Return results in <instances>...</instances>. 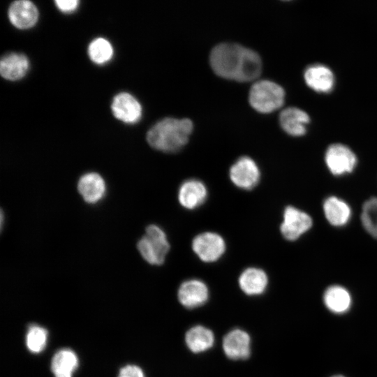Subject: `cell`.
Wrapping results in <instances>:
<instances>
[{
  "instance_id": "4",
  "label": "cell",
  "mask_w": 377,
  "mask_h": 377,
  "mask_svg": "<svg viewBox=\"0 0 377 377\" xmlns=\"http://www.w3.org/2000/svg\"><path fill=\"white\" fill-rule=\"evenodd\" d=\"M170 246L165 232L155 224L146 228L145 234L137 244L141 256L152 265H160L164 263Z\"/></svg>"
},
{
  "instance_id": "28",
  "label": "cell",
  "mask_w": 377,
  "mask_h": 377,
  "mask_svg": "<svg viewBox=\"0 0 377 377\" xmlns=\"http://www.w3.org/2000/svg\"><path fill=\"white\" fill-rule=\"evenodd\" d=\"M332 377H343L342 376H332Z\"/></svg>"
},
{
  "instance_id": "20",
  "label": "cell",
  "mask_w": 377,
  "mask_h": 377,
  "mask_svg": "<svg viewBox=\"0 0 377 377\" xmlns=\"http://www.w3.org/2000/svg\"><path fill=\"white\" fill-rule=\"evenodd\" d=\"M77 365L76 354L70 349H62L53 356L51 369L54 377H72Z\"/></svg>"
},
{
  "instance_id": "6",
  "label": "cell",
  "mask_w": 377,
  "mask_h": 377,
  "mask_svg": "<svg viewBox=\"0 0 377 377\" xmlns=\"http://www.w3.org/2000/svg\"><path fill=\"white\" fill-rule=\"evenodd\" d=\"M229 176L235 186L243 190H251L258 184L260 171L251 157H239L230 167Z\"/></svg>"
},
{
  "instance_id": "2",
  "label": "cell",
  "mask_w": 377,
  "mask_h": 377,
  "mask_svg": "<svg viewBox=\"0 0 377 377\" xmlns=\"http://www.w3.org/2000/svg\"><path fill=\"white\" fill-rule=\"evenodd\" d=\"M193 128V122L189 119L166 117L148 131L147 140L156 150L173 153L186 145Z\"/></svg>"
},
{
  "instance_id": "27",
  "label": "cell",
  "mask_w": 377,
  "mask_h": 377,
  "mask_svg": "<svg viewBox=\"0 0 377 377\" xmlns=\"http://www.w3.org/2000/svg\"><path fill=\"white\" fill-rule=\"evenodd\" d=\"M79 1L77 0H57L55 4L62 12L69 13L74 11L78 6Z\"/></svg>"
},
{
  "instance_id": "26",
  "label": "cell",
  "mask_w": 377,
  "mask_h": 377,
  "mask_svg": "<svg viewBox=\"0 0 377 377\" xmlns=\"http://www.w3.org/2000/svg\"><path fill=\"white\" fill-rule=\"evenodd\" d=\"M119 377H145V375L139 367L131 364L121 369Z\"/></svg>"
},
{
  "instance_id": "13",
  "label": "cell",
  "mask_w": 377,
  "mask_h": 377,
  "mask_svg": "<svg viewBox=\"0 0 377 377\" xmlns=\"http://www.w3.org/2000/svg\"><path fill=\"white\" fill-rule=\"evenodd\" d=\"M77 190L86 202L96 204L105 195L106 184L98 173L87 172L80 177Z\"/></svg>"
},
{
  "instance_id": "22",
  "label": "cell",
  "mask_w": 377,
  "mask_h": 377,
  "mask_svg": "<svg viewBox=\"0 0 377 377\" xmlns=\"http://www.w3.org/2000/svg\"><path fill=\"white\" fill-rule=\"evenodd\" d=\"M325 306L332 312L341 313L350 306L351 298L349 293L343 287L332 286L324 293Z\"/></svg>"
},
{
  "instance_id": "10",
  "label": "cell",
  "mask_w": 377,
  "mask_h": 377,
  "mask_svg": "<svg viewBox=\"0 0 377 377\" xmlns=\"http://www.w3.org/2000/svg\"><path fill=\"white\" fill-rule=\"evenodd\" d=\"M112 111L114 116L125 123H136L142 116V107L131 94L121 92L112 101Z\"/></svg>"
},
{
  "instance_id": "14",
  "label": "cell",
  "mask_w": 377,
  "mask_h": 377,
  "mask_svg": "<svg viewBox=\"0 0 377 377\" xmlns=\"http://www.w3.org/2000/svg\"><path fill=\"white\" fill-rule=\"evenodd\" d=\"M8 18L15 27L29 29L32 27L38 18V11L30 1L20 0L13 2L8 8Z\"/></svg>"
},
{
  "instance_id": "9",
  "label": "cell",
  "mask_w": 377,
  "mask_h": 377,
  "mask_svg": "<svg viewBox=\"0 0 377 377\" xmlns=\"http://www.w3.org/2000/svg\"><path fill=\"white\" fill-rule=\"evenodd\" d=\"M223 349L231 360H245L251 354L250 337L242 330L234 329L223 337Z\"/></svg>"
},
{
  "instance_id": "7",
  "label": "cell",
  "mask_w": 377,
  "mask_h": 377,
  "mask_svg": "<svg viewBox=\"0 0 377 377\" xmlns=\"http://www.w3.org/2000/svg\"><path fill=\"white\" fill-rule=\"evenodd\" d=\"M311 226V218L306 213L293 206H288L283 212L280 230L285 239L293 241L306 232Z\"/></svg>"
},
{
  "instance_id": "24",
  "label": "cell",
  "mask_w": 377,
  "mask_h": 377,
  "mask_svg": "<svg viewBox=\"0 0 377 377\" xmlns=\"http://www.w3.org/2000/svg\"><path fill=\"white\" fill-rule=\"evenodd\" d=\"M361 221L365 230L377 239V198H371L364 202Z\"/></svg>"
},
{
  "instance_id": "19",
  "label": "cell",
  "mask_w": 377,
  "mask_h": 377,
  "mask_svg": "<svg viewBox=\"0 0 377 377\" xmlns=\"http://www.w3.org/2000/svg\"><path fill=\"white\" fill-rule=\"evenodd\" d=\"M185 341L189 350L198 353L212 348L214 342V336L209 329L196 325L187 331Z\"/></svg>"
},
{
  "instance_id": "12",
  "label": "cell",
  "mask_w": 377,
  "mask_h": 377,
  "mask_svg": "<svg viewBox=\"0 0 377 377\" xmlns=\"http://www.w3.org/2000/svg\"><path fill=\"white\" fill-rule=\"evenodd\" d=\"M207 197V187L198 179H187L179 188V202L186 209L191 210L199 207L205 202Z\"/></svg>"
},
{
  "instance_id": "17",
  "label": "cell",
  "mask_w": 377,
  "mask_h": 377,
  "mask_svg": "<svg viewBox=\"0 0 377 377\" xmlns=\"http://www.w3.org/2000/svg\"><path fill=\"white\" fill-rule=\"evenodd\" d=\"M238 281L241 290L245 294L258 295L266 290L268 277L262 269L249 267L241 273Z\"/></svg>"
},
{
  "instance_id": "21",
  "label": "cell",
  "mask_w": 377,
  "mask_h": 377,
  "mask_svg": "<svg viewBox=\"0 0 377 377\" xmlns=\"http://www.w3.org/2000/svg\"><path fill=\"white\" fill-rule=\"evenodd\" d=\"M323 209L327 221L335 226L345 225L350 217L351 211L349 206L334 196L325 200Z\"/></svg>"
},
{
  "instance_id": "11",
  "label": "cell",
  "mask_w": 377,
  "mask_h": 377,
  "mask_svg": "<svg viewBox=\"0 0 377 377\" xmlns=\"http://www.w3.org/2000/svg\"><path fill=\"white\" fill-rule=\"evenodd\" d=\"M179 302L188 309H193L204 304L209 297L206 284L198 279H189L184 281L178 289Z\"/></svg>"
},
{
  "instance_id": "3",
  "label": "cell",
  "mask_w": 377,
  "mask_h": 377,
  "mask_svg": "<svg viewBox=\"0 0 377 377\" xmlns=\"http://www.w3.org/2000/svg\"><path fill=\"white\" fill-rule=\"evenodd\" d=\"M285 91L277 83L268 80L256 81L249 94L250 105L256 111L269 113L280 108L284 103Z\"/></svg>"
},
{
  "instance_id": "18",
  "label": "cell",
  "mask_w": 377,
  "mask_h": 377,
  "mask_svg": "<svg viewBox=\"0 0 377 377\" xmlns=\"http://www.w3.org/2000/svg\"><path fill=\"white\" fill-rule=\"evenodd\" d=\"M29 66V60L24 54L9 53L1 59L0 73L6 80H17L25 75Z\"/></svg>"
},
{
  "instance_id": "1",
  "label": "cell",
  "mask_w": 377,
  "mask_h": 377,
  "mask_svg": "<svg viewBox=\"0 0 377 377\" xmlns=\"http://www.w3.org/2000/svg\"><path fill=\"white\" fill-rule=\"evenodd\" d=\"M209 63L220 77L239 82L253 80L262 71V61L257 52L232 43L216 45L210 52Z\"/></svg>"
},
{
  "instance_id": "23",
  "label": "cell",
  "mask_w": 377,
  "mask_h": 377,
  "mask_svg": "<svg viewBox=\"0 0 377 377\" xmlns=\"http://www.w3.org/2000/svg\"><path fill=\"white\" fill-rule=\"evenodd\" d=\"M88 53L93 62L103 64L110 60L113 54V49L108 40L98 38L89 44Z\"/></svg>"
},
{
  "instance_id": "25",
  "label": "cell",
  "mask_w": 377,
  "mask_h": 377,
  "mask_svg": "<svg viewBox=\"0 0 377 377\" xmlns=\"http://www.w3.org/2000/svg\"><path fill=\"white\" fill-rule=\"evenodd\" d=\"M47 338V330L38 325L29 327L26 336V344L32 353H39L45 347Z\"/></svg>"
},
{
  "instance_id": "5",
  "label": "cell",
  "mask_w": 377,
  "mask_h": 377,
  "mask_svg": "<svg viewBox=\"0 0 377 377\" xmlns=\"http://www.w3.org/2000/svg\"><path fill=\"white\" fill-rule=\"evenodd\" d=\"M192 249L205 263L219 260L226 251V242L222 236L214 232H204L196 235L192 241Z\"/></svg>"
},
{
  "instance_id": "16",
  "label": "cell",
  "mask_w": 377,
  "mask_h": 377,
  "mask_svg": "<svg viewBox=\"0 0 377 377\" xmlns=\"http://www.w3.org/2000/svg\"><path fill=\"white\" fill-rule=\"evenodd\" d=\"M306 84L319 93H329L334 85V76L332 71L324 65L315 64L304 71Z\"/></svg>"
},
{
  "instance_id": "15",
  "label": "cell",
  "mask_w": 377,
  "mask_h": 377,
  "mask_svg": "<svg viewBox=\"0 0 377 377\" xmlns=\"http://www.w3.org/2000/svg\"><path fill=\"white\" fill-rule=\"evenodd\" d=\"M309 121L308 114L295 107H290L283 110L279 115L281 128L285 132L293 136L304 135Z\"/></svg>"
},
{
  "instance_id": "8",
  "label": "cell",
  "mask_w": 377,
  "mask_h": 377,
  "mask_svg": "<svg viewBox=\"0 0 377 377\" xmlns=\"http://www.w3.org/2000/svg\"><path fill=\"white\" fill-rule=\"evenodd\" d=\"M325 159L327 168L335 175L352 172L357 163L355 154L348 147L341 144L329 146Z\"/></svg>"
}]
</instances>
